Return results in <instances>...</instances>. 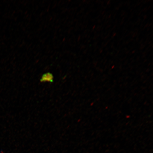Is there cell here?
I'll list each match as a JSON object with an SVG mask.
<instances>
[{
	"label": "cell",
	"mask_w": 153,
	"mask_h": 153,
	"mask_svg": "<svg viewBox=\"0 0 153 153\" xmlns=\"http://www.w3.org/2000/svg\"><path fill=\"white\" fill-rule=\"evenodd\" d=\"M53 81V76L52 74L48 72L42 76L40 81L41 82H49L52 83Z\"/></svg>",
	"instance_id": "1"
}]
</instances>
